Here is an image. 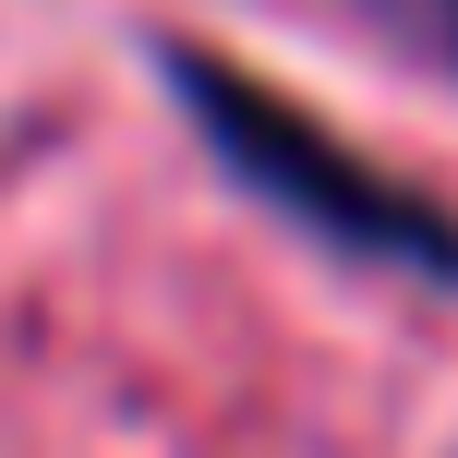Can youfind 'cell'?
<instances>
[{
  "instance_id": "cell-1",
  "label": "cell",
  "mask_w": 458,
  "mask_h": 458,
  "mask_svg": "<svg viewBox=\"0 0 458 458\" xmlns=\"http://www.w3.org/2000/svg\"><path fill=\"white\" fill-rule=\"evenodd\" d=\"M169 85H182L193 133H206L217 157L277 206V217H301L314 242H338V253H374V266L458 277V217L435 206V193L386 182V169H374L350 133H326V121L301 109V97H277L266 72L217 61V48H169Z\"/></svg>"
}]
</instances>
